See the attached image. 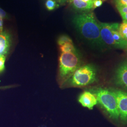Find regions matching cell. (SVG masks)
<instances>
[{"label": "cell", "mask_w": 127, "mask_h": 127, "mask_svg": "<svg viewBox=\"0 0 127 127\" xmlns=\"http://www.w3.org/2000/svg\"><path fill=\"white\" fill-rule=\"evenodd\" d=\"M73 23L78 32L93 45L104 48L106 45L100 35L99 22L92 12H84L76 15Z\"/></svg>", "instance_id": "1"}, {"label": "cell", "mask_w": 127, "mask_h": 127, "mask_svg": "<svg viewBox=\"0 0 127 127\" xmlns=\"http://www.w3.org/2000/svg\"><path fill=\"white\" fill-rule=\"evenodd\" d=\"M97 81L96 68L93 64H88L82 65L76 69L61 87H83L93 84Z\"/></svg>", "instance_id": "2"}, {"label": "cell", "mask_w": 127, "mask_h": 127, "mask_svg": "<svg viewBox=\"0 0 127 127\" xmlns=\"http://www.w3.org/2000/svg\"><path fill=\"white\" fill-rule=\"evenodd\" d=\"M82 65V60L77 51L61 53L59 58L58 79L60 86H62Z\"/></svg>", "instance_id": "3"}, {"label": "cell", "mask_w": 127, "mask_h": 127, "mask_svg": "<svg viewBox=\"0 0 127 127\" xmlns=\"http://www.w3.org/2000/svg\"><path fill=\"white\" fill-rule=\"evenodd\" d=\"M105 113L112 120L119 121V112L116 98L111 91L102 88L91 90Z\"/></svg>", "instance_id": "4"}, {"label": "cell", "mask_w": 127, "mask_h": 127, "mask_svg": "<svg viewBox=\"0 0 127 127\" xmlns=\"http://www.w3.org/2000/svg\"><path fill=\"white\" fill-rule=\"evenodd\" d=\"M115 96L119 112V121L123 125L127 124V92L119 90H112Z\"/></svg>", "instance_id": "5"}, {"label": "cell", "mask_w": 127, "mask_h": 127, "mask_svg": "<svg viewBox=\"0 0 127 127\" xmlns=\"http://www.w3.org/2000/svg\"><path fill=\"white\" fill-rule=\"evenodd\" d=\"M100 27V35L103 41L106 45L117 49L112 32V23H102L99 22Z\"/></svg>", "instance_id": "6"}, {"label": "cell", "mask_w": 127, "mask_h": 127, "mask_svg": "<svg viewBox=\"0 0 127 127\" xmlns=\"http://www.w3.org/2000/svg\"><path fill=\"white\" fill-rule=\"evenodd\" d=\"M114 80L116 85L127 90V60L118 66L115 72Z\"/></svg>", "instance_id": "7"}, {"label": "cell", "mask_w": 127, "mask_h": 127, "mask_svg": "<svg viewBox=\"0 0 127 127\" xmlns=\"http://www.w3.org/2000/svg\"><path fill=\"white\" fill-rule=\"evenodd\" d=\"M79 102L84 107L92 110L97 104L95 95L91 91H84L78 97Z\"/></svg>", "instance_id": "8"}, {"label": "cell", "mask_w": 127, "mask_h": 127, "mask_svg": "<svg viewBox=\"0 0 127 127\" xmlns=\"http://www.w3.org/2000/svg\"><path fill=\"white\" fill-rule=\"evenodd\" d=\"M11 39L8 32L0 31V55L5 56L9 52L11 46Z\"/></svg>", "instance_id": "9"}, {"label": "cell", "mask_w": 127, "mask_h": 127, "mask_svg": "<svg viewBox=\"0 0 127 127\" xmlns=\"http://www.w3.org/2000/svg\"><path fill=\"white\" fill-rule=\"evenodd\" d=\"M120 24L119 23H112L111 29L113 36L114 40L116 43L117 49L123 50H127V41L121 36L119 32Z\"/></svg>", "instance_id": "10"}, {"label": "cell", "mask_w": 127, "mask_h": 127, "mask_svg": "<svg viewBox=\"0 0 127 127\" xmlns=\"http://www.w3.org/2000/svg\"><path fill=\"white\" fill-rule=\"evenodd\" d=\"M73 7L78 10L86 11L93 9V1L85 2L83 0H71Z\"/></svg>", "instance_id": "11"}, {"label": "cell", "mask_w": 127, "mask_h": 127, "mask_svg": "<svg viewBox=\"0 0 127 127\" xmlns=\"http://www.w3.org/2000/svg\"><path fill=\"white\" fill-rule=\"evenodd\" d=\"M59 48L61 51V53L72 52L77 51L73 45V42H67L62 45L60 46Z\"/></svg>", "instance_id": "12"}, {"label": "cell", "mask_w": 127, "mask_h": 127, "mask_svg": "<svg viewBox=\"0 0 127 127\" xmlns=\"http://www.w3.org/2000/svg\"><path fill=\"white\" fill-rule=\"evenodd\" d=\"M119 32L121 36L124 38L127 34V22L123 21V23L120 24Z\"/></svg>", "instance_id": "13"}, {"label": "cell", "mask_w": 127, "mask_h": 127, "mask_svg": "<svg viewBox=\"0 0 127 127\" xmlns=\"http://www.w3.org/2000/svg\"><path fill=\"white\" fill-rule=\"evenodd\" d=\"M73 42L72 39L66 35H63L59 37L58 40V43L59 45H62L67 42Z\"/></svg>", "instance_id": "14"}, {"label": "cell", "mask_w": 127, "mask_h": 127, "mask_svg": "<svg viewBox=\"0 0 127 127\" xmlns=\"http://www.w3.org/2000/svg\"><path fill=\"white\" fill-rule=\"evenodd\" d=\"M45 5L47 9L49 10H52L58 7V4L55 0H47Z\"/></svg>", "instance_id": "15"}, {"label": "cell", "mask_w": 127, "mask_h": 127, "mask_svg": "<svg viewBox=\"0 0 127 127\" xmlns=\"http://www.w3.org/2000/svg\"><path fill=\"white\" fill-rule=\"evenodd\" d=\"M121 17L127 13V6L125 5H116Z\"/></svg>", "instance_id": "16"}, {"label": "cell", "mask_w": 127, "mask_h": 127, "mask_svg": "<svg viewBox=\"0 0 127 127\" xmlns=\"http://www.w3.org/2000/svg\"><path fill=\"white\" fill-rule=\"evenodd\" d=\"M6 60V56L0 55V73L2 72L5 69V62Z\"/></svg>", "instance_id": "17"}, {"label": "cell", "mask_w": 127, "mask_h": 127, "mask_svg": "<svg viewBox=\"0 0 127 127\" xmlns=\"http://www.w3.org/2000/svg\"><path fill=\"white\" fill-rule=\"evenodd\" d=\"M103 3L102 0H95L93 1V9H94L97 7L101 6Z\"/></svg>", "instance_id": "18"}, {"label": "cell", "mask_w": 127, "mask_h": 127, "mask_svg": "<svg viewBox=\"0 0 127 127\" xmlns=\"http://www.w3.org/2000/svg\"><path fill=\"white\" fill-rule=\"evenodd\" d=\"M116 5H125L127 6V0H114Z\"/></svg>", "instance_id": "19"}, {"label": "cell", "mask_w": 127, "mask_h": 127, "mask_svg": "<svg viewBox=\"0 0 127 127\" xmlns=\"http://www.w3.org/2000/svg\"><path fill=\"white\" fill-rule=\"evenodd\" d=\"M7 17V14L3 10L0 8V18H6Z\"/></svg>", "instance_id": "20"}, {"label": "cell", "mask_w": 127, "mask_h": 127, "mask_svg": "<svg viewBox=\"0 0 127 127\" xmlns=\"http://www.w3.org/2000/svg\"><path fill=\"white\" fill-rule=\"evenodd\" d=\"M3 30V19L0 18V31Z\"/></svg>", "instance_id": "21"}, {"label": "cell", "mask_w": 127, "mask_h": 127, "mask_svg": "<svg viewBox=\"0 0 127 127\" xmlns=\"http://www.w3.org/2000/svg\"><path fill=\"white\" fill-rule=\"evenodd\" d=\"M122 18H123V21L127 22V13L123 16Z\"/></svg>", "instance_id": "22"}, {"label": "cell", "mask_w": 127, "mask_h": 127, "mask_svg": "<svg viewBox=\"0 0 127 127\" xmlns=\"http://www.w3.org/2000/svg\"><path fill=\"white\" fill-rule=\"evenodd\" d=\"M58 1H59V3H63L66 0H57Z\"/></svg>", "instance_id": "23"}, {"label": "cell", "mask_w": 127, "mask_h": 127, "mask_svg": "<svg viewBox=\"0 0 127 127\" xmlns=\"http://www.w3.org/2000/svg\"><path fill=\"white\" fill-rule=\"evenodd\" d=\"M124 39L125 40H126L127 41V34L124 36Z\"/></svg>", "instance_id": "24"}, {"label": "cell", "mask_w": 127, "mask_h": 127, "mask_svg": "<svg viewBox=\"0 0 127 127\" xmlns=\"http://www.w3.org/2000/svg\"><path fill=\"white\" fill-rule=\"evenodd\" d=\"M93 0V1H94V0Z\"/></svg>", "instance_id": "25"}]
</instances>
